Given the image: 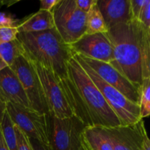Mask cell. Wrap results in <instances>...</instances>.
I'll use <instances>...</instances> for the list:
<instances>
[{
  "mask_svg": "<svg viewBox=\"0 0 150 150\" xmlns=\"http://www.w3.org/2000/svg\"><path fill=\"white\" fill-rule=\"evenodd\" d=\"M142 150H150V141L148 136L145 138L144 141Z\"/></svg>",
  "mask_w": 150,
  "mask_h": 150,
  "instance_id": "obj_30",
  "label": "cell"
},
{
  "mask_svg": "<svg viewBox=\"0 0 150 150\" xmlns=\"http://www.w3.org/2000/svg\"><path fill=\"white\" fill-rule=\"evenodd\" d=\"M14 128L16 134V138H17L18 149V150H33L27 136L16 126L14 125Z\"/></svg>",
  "mask_w": 150,
  "mask_h": 150,
  "instance_id": "obj_22",
  "label": "cell"
},
{
  "mask_svg": "<svg viewBox=\"0 0 150 150\" xmlns=\"http://www.w3.org/2000/svg\"><path fill=\"white\" fill-rule=\"evenodd\" d=\"M0 150H9L4 142L1 130H0Z\"/></svg>",
  "mask_w": 150,
  "mask_h": 150,
  "instance_id": "obj_31",
  "label": "cell"
},
{
  "mask_svg": "<svg viewBox=\"0 0 150 150\" xmlns=\"http://www.w3.org/2000/svg\"><path fill=\"white\" fill-rule=\"evenodd\" d=\"M81 146L83 150H113L101 127H86L82 134Z\"/></svg>",
  "mask_w": 150,
  "mask_h": 150,
  "instance_id": "obj_16",
  "label": "cell"
},
{
  "mask_svg": "<svg viewBox=\"0 0 150 150\" xmlns=\"http://www.w3.org/2000/svg\"><path fill=\"white\" fill-rule=\"evenodd\" d=\"M18 21L12 15L0 12V27H16L19 25Z\"/></svg>",
  "mask_w": 150,
  "mask_h": 150,
  "instance_id": "obj_24",
  "label": "cell"
},
{
  "mask_svg": "<svg viewBox=\"0 0 150 150\" xmlns=\"http://www.w3.org/2000/svg\"><path fill=\"white\" fill-rule=\"evenodd\" d=\"M16 38L22 44L26 58L52 71L60 80L66 77L73 51L55 27L42 32H21Z\"/></svg>",
  "mask_w": 150,
  "mask_h": 150,
  "instance_id": "obj_3",
  "label": "cell"
},
{
  "mask_svg": "<svg viewBox=\"0 0 150 150\" xmlns=\"http://www.w3.org/2000/svg\"><path fill=\"white\" fill-rule=\"evenodd\" d=\"M95 1V0H75L76 7L85 13L89 11Z\"/></svg>",
  "mask_w": 150,
  "mask_h": 150,
  "instance_id": "obj_27",
  "label": "cell"
},
{
  "mask_svg": "<svg viewBox=\"0 0 150 150\" xmlns=\"http://www.w3.org/2000/svg\"><path fill=\"white\" fill-rule=\"evenodd\" d=\"M0 130H1V134L8 149L18 150L14 125L12 122L7 111L4 114L2 121L0 125Z\"/></svg>",
  "mask_w": 150,
  "mask_h": 150,
  "instance_id": "obj_19",
  "label": "cell"
},
{
  "mask_svg": "<svg viewBox=\"0 0 150 150\" xmlns=\"http://www.w3.org/2000/svg\"><path fill=\"white\" fill-rule=\"evenodd\" d=\"M4 5V1H2V0H0V10H1V7Z\"/></svg>",
  "mask_w": 150,
  "mask_h": 150,
  "instance_id": "obj_33",
  "label": "cell"
},
{
  "mask_svg": "<svg viewBox=\"0 0 150 150\" xmlns=\"http://www.w3.org/2000/svg\"><path fill=\"white\" fill-rule=\"evenodd\" d=\"M113 150H142L148 136L143 120L127 125L102 127Z\"/></svg>",
  "mask_w": 150,
  "mask_h": 150,
  "instance_id": "obj_11",
  "label": "cell"
},
{
  "mask_svg": "<svg viewBox=\"0 0 150 150\" xmlns=\"http://www.w3.org/2000/svg\"><path fill=\"white\" fill-rule=\"evenodd\" d=\"M30 62L40 81L49 115L60 119L73 116V113L63 94L59 78L41 64Z\"/></svg>",
  "mask_w": 150,
  "mask_h": 150,
  "instance_id": "obj_8",
  "label": "cell"
},
{
  "mask_svg": "<svg viewBox=\"0 0 150 150\" xmlns=\"http://www.w3.org/2000/svg\"><path fill=\"white\" fill-rule=\"evenodd\" d=\"M106 34L113 48L109 64L141 88L143 81L150 78V29L131 18L111 27Z\"/></svg>",
  "mask_w": 150,
  "mask_h": 150,
  "instance_id": "obj_1",
  "label": "cell"
},
{
  "mask_svg": "<svg viewBox=\"0 0 150 150\" xmlns=\"http://www.w3.org/2000/svg\"><path fill=\"white\" fill-rule=\"evenodd\" d=\"M7 67H8V66L7 65V64H6V63L4 62L3 61L1 58H0V71Z\"/></svg>",
  "mask_w": 150,
  "mask_h": 150,
  "instance_id": "obj_32",
  "label": "cell"
},
{
  "mask_svg": "<svg viewBox=\"0 0 150 150\" xmlns=\"http://www.w3.org/2000/svg\"><path fill=\"white\" fill-rule=\"evenodd\" d=\"M6 112V103L0 100V125H1V121L3 120L4 114Z\"/></svg>",
  "mask_w": 150,
  "mask_h": 150,
  "instance_id": "obj_29",
  "label": "cell"
},
{
  "mask_svg": "<svg viewBox=\"0 0 150 150\" xmlns=\"http://www.w3.org/2000/svg\"><path fill=\"white\" fill-rule=\"evenodd\" d=\"M60 0H40V10L52 12L53 9L59 3Z\"/></svg>",
  "mask_w": 150,
  "mask_h": 150,
  "instance_id": "obj_26",
  "label": "cell"
},
{
  "mask_svg": "<svg viewBox=\"0 0 150 150\" xmlns=\"http://www.w3.org/2000/svg\"><path fill=\"white\" fill-rule=\"evenodd\" d=\"M0 100L32 108L18 78L10 67L0 71Z\"/></svg>",
  "mask_w": 150,
  "mask_h": 150,
  "instance_id": "obj_13",
  "label": "cell"
},
{
  "mask_svg": "<svg viewBox=\"0 0 150 150\" xmlns=\"http://www.w3.org/2000/svg\"><path fill=\"white\" fill-rule=\"evenodd\" d=\"M130 13L132 18L138 20L142 7L145 0H130Z\"/></svg>",
  "mask_w": 150,
  "mask_h": 150,
  "instance_id": "obj_25",
  "label": "cell"
},
{
  "mask_svg": "<svg viewBox=\"0 0 150 150\" xmlns=\"http://www.w3.org/2000/svg\"><path fill=\"white\" fill-rule=\"evenodd\" d=\"M29 139L33 150H52L48 145L45 144L37 139L31 138H29Z\"/></svg>",
  "mask_w": 150,
  "mask_h": 150,
  "instance_id": "obj_28",
  "label": "cell"
},
{
  "mask_svg": "<svg viewBox=\"0 0 150 150\" xmlns=\"http://www.w3.org/2000/svg\"><path fill=\"white\" fill-rule=\"evenodd\" d=\"M24 55V49L17 38L0 45V58L8 67L13 64L18 57Z\"/></svg>",
  "mask_w": 150,
  "mask_h": 150,
  "instance_id": "obj_18",
  "label": "cell"
},
{
  "mask_svg": "<svg viewBox=\"0 0 150 150\" xmlns=\"http://www.w3.org/2000/svg\"><path fill=\"white\" fill-rule=\"evenodd\" d=\"M77 55L86 64H87L105 83L114 89H117L130 102L139 105L141 88L137 87L133 84L128 79L123 76L109 63L103 62L87 58L80 54Z\"/></svg>",
  "mask_w": 150,
  "mask_h": 150,
  "instance_id": "obj_10",
  "label": "cell"
},
{
  "mask_svg": "<svg viewBox=\"0 0 150 150\" xmlns=\"http://www.w3.org/2000/svg\"><path fill=\"white\" fill-rule=\"evenodd\" d=\"M55 27L52 12L39 10L35 14L27 17L17 26L18 33L38 32L48 30Z\"/></svg>",
  "mask_w": 150,
  "mask_h": 150,
  "instance_id": "obj_15",
  "label": "cell"
},
{
  "mask_svg": "<svg viewBox=\"0 0 150 150\" xmlns=\"http://www.w3.org/2000/svg\"><path fill=\"white\" fill-rule=\"evenodd\" d=\"M140 117L143 120L150 114V78L143 81L141 86V95L139 100Z\"/></svg>",
  "mask_w": 150,
  "mask_h": 150,
  "instance_id": "obj_20",
  "label": "cell"
},
{
  "mask_svg": "<svg viewBox=\"0 0 150 150\" xmlns=\"http://www.w3.org/2000/svg\"><path fill=\"white\" fill-rule=\"evenodd\" d=\"M86 128L73 115L63 119L50 116L48 146L52 150H80Z\"/></svg>",
  "mask_w": 150,
  "mask_h": 150,
  "instance_id": "obj_6",
  "label": "cell"
},
{
  "mask_svg": "<svg viewBox=\"0 0 150 150\" xmlns=\"http://www.w3.org/2000/svg\"><path fill=\"white\" fill-rule=\"evenodd\" d=\"M6 111L13 125L28 138L37 139L48 145L49 114L12 103H6Z\"/></svg>",
  "mask_w": 150,
  "mask_h": 150,
  "instance_id": "obj_7",
  "label": "cell"
},
{
  "mask_svg": "<svg viewBox=\"0 0 150 150\" xmlns=\"http://www.w3.org/2000/svg\"><path fill=\"white\" fill-rule=\"evenodd\" d=\"M80 150H83V147H82V146H81V149H80Z\"/></svg>",
  "mask_w": 150,
  "mask_h": 150,
  "instance_id": "obj_34",
  "label": "cell"
},
{
  "mask_svg": "<svg viewBox=\"0 0 150 150\" xmlns=\"http://www.w3.org/2000/svg\"><path fill=\"white\" fill-rule=\"evenodd\" d=\"M97 4L108 29L132 18L130 0H97Z\"/></svg>",
  "mask_w": 150,
  "mask_h": 150,
  "instance_id": "obj_14",
  "label": "cell"
},
{
  "mask_svg": "<svg viewBox=\"0 0 150 150\" xmlns=\"http://www.w3.org/2000/svg\"><path fill=\"white\" fill-rule=\"evenodd\" d=\"M10 67L18 78L31 108L38 112L49 114L40 81L31 62L25 55L21 56Z\"/></svg>",
  "mask_w": 150,
  "mask_h": 150,
  "instance_id": "obj_9",
  "label": "cell"
},
{
  "mask_svg": "<svg viewBox=\"0 0 150 150\" xmlns=\"http://www.w3.org/2000/svg\"><path fill=\"white\" fill-rule=\"evenodd\" d=\"M86 26L85 35L106 33L108 32V28L105 24V21L97 4V0H95L89 11L86 13Z\"/></svg>",
  "mask_w": 150,
  "mask_h": 150,
  "instance_id": "obj_17",
  "label": "cell"
},
{
  "mask_svg": "<svg viewBox=\"0 0 150 150\" xmlns=\"http://www.w3.org/2000/svg\"><path fill=\"white\" fill-rule=\"evenodd\" d=\"M18 33L16 27H0V45L16 39Z\"/></svg>",
  "mask_w": 150,
  "mask_h": 150,
  "instance_id": "obj_21",
  "label": "cell"
},
{
  "mask_svg": "<svg viewBox=\"0 0 150 150\" xmlns=\"http://www.w3.org/2000/svg\"><path fill=\"white\" fill-rule=\"evenodd\" d=\"M72 51L87 58L110 63L113 59V48L106 33L84 35L70 45Z\"/></svg>",
  "mask_w": 150,
  "mask_h": 150,
  "instance_id": "obj_12",
  "label": "cell"
},
{
  "mask_svg": "<svg viewBox=\"0 0 150 150\" xmlns=\"http://www.w3.org/2000/svg\"><path fill=\"white\" fill-rule=\"evenodd\" d=\"M60 84L73 115L85 127L121 125L99 89L74 57L69 61L67 76L60 80Z\"/></svg>",
  "mask_w": 150,
  "mask_h": 150,
  "instance_id": "obj_2",
  "label": "cell"
},
{
  "mask_svg": "<svg viewBox=\"0 0 150 150\" xmlns=\"http://www.w3.org/2000/svg\"><path fill=\"white\" fill-rule=\"evenodd\" d=\"M52 13L56 29L67 44L76 42L85 35L86 13L76 7L75 0H60Z\"/></svg>",
  "mask_w": 150,
  "mask_h": 150,
  "instance_id": "obj_5",
  "label": "cell"
},
{
  "mask_svg": "<svg viewBox=\"0 0 150 150\" xmlns=\"http://www.w3.org/2000/svg\"><path fill=\"white\" fill-rule=\"evenodd\" d=\"M138 21L146 29H150V1L145 0Z\"/></svg>",
  "mask_w": 150,
  "mask_h": 150,
  "instance_id": "obj_23",
  "label": "cell"
},
{
  "mask_svg": "<svg viewBox=\"0 0 150 150\" xmlns=\"http://www.w3.org/2000/svg\"><path fill=\"white\" fill-rule=\"evenodd\" d=\"M73 57L80 64L83 70L87 73L91 80L99 89L108 106L119 119L121 125L134 124L142 120L140 117V108L139 105L130 102L117 89L105 83L87 64L73 52Z\"/></svg>",
  "mask_w": 150,
  "mask_h": 150,
  "instance_id": "obj_4",
  "label": "cell"
}]
</instances>
